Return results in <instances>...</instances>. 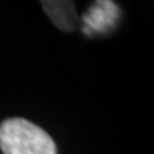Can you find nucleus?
<instances>
[{"instance_id": "1", "label": "nucleus", "mask_w": 154, "mask_h": 154, "mask_svg": "<svg viewBox=\"0 0 154 154\" xmlns=\"http://www.w3.org/2000/svg\"><path fill=\"white\" fill-rule=\"evenodd\" d=\"M0 150L3 154H57L53 138L42 127L20 117L0 124Z\"/></svg>"}, {"instance_id": "2", "label": "nucleus", "mask_w": 154, "mask_h": 154, "mask_svg": "<svg viewBox=\"0 0 154 154\" xmlns=\"http://www.w3.org/2000/svg\"><path fill=\"white\" fill-rule=\"evenodd\" d=\"M46 16L61 32H74L79 24V14L73 0H38Z\"/></svg>"}]
</instances>
